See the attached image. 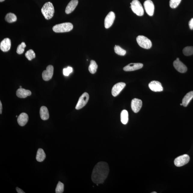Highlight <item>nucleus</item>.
Instances as JSON below:
<instances>
[{
    "instance_id": "35",
    "label": "nucleus",
    "mask_w": 193,
    "mask_h": 193,
    "mask_svg": "<svg viewBox=\"0 0 193 193\" xmlns=\"http://www.w3.org/2000/svg\"><path fill=\"white\" fill-rule=\"evenodd\" d=\"M2 104L1 101H0V113L1 114L2 113Z\"/></svg>"
},
{
    "instance_id": "21",
    "label": "nucleus",
    "mask_w": 193,
    "mask_h": 193,
    "mask_svg": "<svg viewBox=\"0 0 193 193\" xmlns=\"http://www.w3.org/2000/svg\"><path fill=\"white\" fill-rule=\"evenodd\" d=\"M193 98V91H191L187 93L182 100V103L183 106L187 107Z\"/></svg>"
},
{
    "instance_id": "10",
    "label": "nucleus",
    "mask_w": 193,
    "mask_h": 193,
    "mask_svg": "<svg viewBox=\"0 0 193 193\" xmlns=\"http://www.w3.org/2000/svg\"><path fill=\"white\" fill-rule=\"evenodd\" d=\"M115 18V13L113 12H110L106 17L105 20V26L108 29L112 26Z\"/></svg>"
},
{
    "instance_id": "5",
    "label": "nucleus",
    "mask_w": 193,
    "mask_h": 193,
    "mask_svg": "<svg viewBox=\"0 0 193 193\" xmlns=\"http://www.w3.org/2000/svg\"><path fill=\"white\" fill-rule=\"evenodd\" d=\"M132 10L138 16H142L144 14V10L142 6L138 0H133L130 3Z\"/></svg>"
},
{
    "instance_id": "1",
    "label": "nucleus",
    "mask_w": 193,
    "mask_h": 193,
    "mask_svg": "<svg viewBox=\"0 0 193 193\" xmlns=\"http://www.w3.org/2000/svg\"><path fill=\"white\" fill-rule=\"evenodd\" d=\"M109 173L108 164L105 162H100L96 164L93 170L92 180L94 183H103L107 179Z\"/></svg>"
},
{
    "instance_id": "15",
    "label": "nucleus",
    "mask_w": 193,
    "mask_h": 193,
    "mask_svg": "<svg viewBox=\"0 0 193 193\" xmlns=\"http://www.w3.org/2000/svg\"><path fill=\"white\" fill-rule=\"evenodd\" d=\"M143 67V64L141 63H131L128 64L124 68L125 71H132L141 69Z\"/></svg>"
},
{
    "instance_id": "33",
    "label": "nucleus",
    "mask_w": 193,
    "mask_h": 193,
    "mask_svg": "<svg viewBox=\"0 0 193 193\" xmlns=\"http://www.w3.org/2000/svg\"><path fill=\"white\" fill-rule=\"evenodd\" d=\"M189 26L191 30H193V18H192L189 21Z\"/></svg>"
},
{
    "instance_id": "32",
    "label": "nucleus",
    "mask_w": 193,
    "mask_h": 193,
    "mask_svg": "<svg viewBox=\"0 0 193 193\" xmlns=\"http://www.w3.org/2000/svg\"><path fill=\"white\" fill-rule=\"evenodd\" d=\"M73 72V69L71 67H68L63 70L64 75L66 76H69L70 74Z\"/></svg>"
},
{
    "instance_id": "4",
    "label": "nucleus",
    "mask_w": 193,
    "mask_h": 193,
    "mask_svg": "<svg viewBox=\"0 0 193 193\" xmlns=\"http://www.w3.org/2000/svg\"><path fill=\"white\" fill-rule=\"evenodd\" d=\"M136 40L138 44L143 48L149 49L152 46V43L150 40L144 36H138Z\"/></svg>"
},
{
    "instance_id": "3",
    "label": "nucleus",
    "mask_w": 193,
    "mask_h": 193,
    "mask_svg": "<svg viewBox=\"0 0 193 193\" xmlns=\"http://www.w3.org/2000/svg\"><path fill=\"white\" fill-rule=\"evenodd\" d=\"M73 28V25L71 23L66 22L57 24L53 27V30L56 33H63L71 31Z\"/></svg>"
},
{
    "instance_id": "34",
    "label": "nucleus",
    "mask_w": 193,
    "mask_h": 193,
    "mask_svg": "<svg viewBox=\"0 0 193 193\" xmlns=\"http://www.w3.org/2000/svg\"><path fill=\"white\" fill-rule=\"evenodd\" d=\"M16 189L17 192L18 193H25V192H24L22 190V189H21L19 188H18V187H17Z\"/></svg>"
},
{
    "instance_id": "19",
    "label": "nucleus",
    "mask_w": 193,
    "mask_h": 193,
    "mask_svg": "<svg viewBox=\"0 0 193 193\" xmlns=\"http://www.w3.org/2000/svg\"><path fill=\"white\" fill-rule=\"evenodd\" d=\"M28 116L27 114L25 113H21L18 116L17 119V121L19 124L21 126H23L25 125L28 121Z\"/></svg>"
},
{
    "instance_id": "17",
    "label": "nucleus",
    "mask_w": 193,
    "mask_h": 193,
    "mask_svg": "<svg viewBox=\"0 0 193 193\" xmlns=\"http://www.w3.org/2000/svg\"><path fill=\"white\" fill-rule=\"evenodd\" d=\"M78 0H72L66 8L65 12L69 14L73 12L78 4Z\"/></svg>"
},
{
    "instance_id": "8",
    "label": "nucleus",
    "mask_w": 193,
    "mask_h": 193,
    "mask_svg": "<svg viewBox=\"0 0 193 193\" xmlns=\"http://www.w3.org/2000/svg\"><path fill=\"white\" fill-rule=\"evenodd\" d=\"M54 68L52 65L47 66L46 69L43 71L42 78L45 81H48L52 78L54 75Z\"/></svg>"
},
{
    "instance_id": "13",
    "label": "nucleus",
    "mask_w": 193,
    "mask_h": 193,
    "mask_svg": "<svg viewBox=\"0 0 193 193\" xmlns=\"http://www.w3.org/2000/svg\"><path fill=\"white\" fill-rule=\"evenodd\" d=\"M149 87L153 91L161 92L163 90V88L161 83L158 81H152L149 83Z\"/></svg>"
},
{
    "instance_id": "12",
    "label": "nucleus",
    "mask_w": 193,
    "mask_h": 193,
    "mask_svg": "<svg viewBox=\"0 0 193 193\" xmlns=\"http://www.w3.org/2000/svg\"><path fill=\"white\" fill-rule=\"evenodd\" d=\"M126 86V84L124 82H119L115 84L112 90V94L114 96H116L120 94V92Z\"/></svg>"
},
{
    "instance_id": "38",
    "label": "nucleus",
    "mask_w": 193,
    "mask_h": 193,
    "mask_svg": "<svg viewBox=\"0 0 193 193\" xmlns=\"http://www.w3.org/2000/svg\"><path fill=\"white\" fill-rule=\"evenodd\" d=\"M152 193H157V192H152Z\"/></svg>"
},
{
    "instance_id": "6",
    "label": "nucleus",
    "mask_w": 193,
    "mask_h": 193,
    "mask_svg": "<svg viewBox=\"0 0 193 193\" xmlns=\"http://www.w3.org/2000/svg\"><path fill=\"white\" fill-rule=\"evenodd\" d=\"M190 159V157L188 155H183L176 158L174 161V164L177 167H181L188 163Z\"/></svg>"
},
{
    "instance_id": "24",
    "label": "nucleus",
    "mask_w": 193,
    "mask_h": 193,
    "mask_svg": "<svg viewBox=\"0 0 193 193\" xmlns=\"http://www.w3.org/2000/svg\"><path fill=\"white\" fill-rule=\"evenodd\" d=\"M5 20L9 23L16 21L17 17L16 15L13 13H8L6 15L5 18Z\"/></svg>"
},
{
    "instance_id": "27",
    "label": "nucleus",
    "mask_w": 193,
    "mask_h": 193,
    "mask_svg": "<svg viewBox=\"0 0 193 193\" xmlns=\"http://www.w3.org/2000/svg\"><path fill=\"white\" fill-rule=\"evenodd\" d=\"M183 53L185 56H190L193 54V47L188 46L183 49Z\"/></svg>"
},
{
    "instance_id": "40",
    "label": "nucleus",
    "mask_w": 193,
    "mask_h": 193,
    "mask_svg": "<svg viewBox=\"0 0 193 193\" xmlns=\"http://www.w3.org/2000/svg\"><path fill=\"white\" fill-rule=\"evenodd\" d=\"M180 105H181V106H182V105H182V103H181V104H180Z\"/></svg>"
},
{
    "instance_id": "9",
    "label": "nucleus",
    "mask_w": 193,
    "mask_h": 193,
    "mask_svg": "<svg viewBox=\"0 0 193 193\" xmlns=\"http://www.w3.org/2000/svg\"><path fill=\"white\" fill-rule=\"evenodd\" d=\"M146 12L149 16H152L154 14L155 6L153 2L151 0H147L144 3Z\"/></svg>"
},
{
    "instance_id": "20",
    "label": "nucleus",
    "mask_w": 193,
    "mask_h": 193,
    "mask_svg": "<svg viewBox=\"0 0 193 193\" xmlns=\"http://www.w3.org/2000/svg\"><path fill=\"white\" fill-rule=\"evenodd\" d=\"M40 115L41 120H47L49 118V113L48 109L44 106L41 107L40 109Z\"/></svg>"
},
{
    "instance_id": "7",
    "label": "nucleus",
    "mask_w": 193,
    "mask_h": 193,
    "mask_svg": "<svg viewBox=\"0 0 193 193\" xmlns=\"http://www.w3.org/2000/svg\"><path fill=\"white\" fill-rule=\"evenodd\" d=\"M89 99V96L88 94L86 92L84 93L79 98L78 102L75 107V109L78 110L82 109L87 103Z\"/></svg>"
},
{
    "instance_id": "37",
    "label": "nucleus",
    "mask_w": 193,
    "mask_h": 193,
    "mask_svg": "<svg viewBox=\"0 0 193 193\" xmlns=\"http://www.w3.org/2000/svg\"><path fill=\"white\" fill-rule=\"evenodd\" d=\"M176 60H179V58H177L176 59Z\"/></svg>"
},
{
    "instance_id": "31",
    "label": "nucleus",
    "mask_w": 193,
    "mask_h": 193,
    "mask_svg": "<svg viewBox=\"0 0 193 193\" xmlns=\"http://www.w3.org/2000/svg\"><path fill=\"white\" fill-rule=\"evenodd\" d=\"M64 185L63 183L59 181L56 189V193H62L64 191Z\"/></svg>"
},
{
    "instance_id": "28",
    "label": "nucleus",
    "mask_w": 193,
    "mask_h": 193,
    "mask_svg": "<svg viewBox=\"0 0 193 193\" xmlns=\"http://www.w3.org/2000/svg\"><path fill=\"white\" fill-rule=\"evenodd\" d=\"M25 56L28 60H31L35 57V54L33 50H30L26 52Z\"/></svg>"
},
{
    "instance_id": "39",
    "label": "nucleus",
    "mask_w": 193,
    "mask_h": 193,
    "mask_svg": "<svg viewBox=\"0 0 193 193\" xmlns=\"http://www.w3.org/2000/svg\"><path fill=\"white\" fill-rule=\"evenodd\" d=\"M20 88H22V87L21 86H20Z\"/></svg>"
},
{
    "instance_id": "14",
    "label": "nucleus",
    "mask_w": 193,
    "mask_h": 193,
    "mask_svg": "<svg viewBox=\"0 0 193 193\" xmlns=\"http://www.w3.org/2000/svg\"><path fill=\"white\" fill-rule=\"evenodd\" d=\"M174 67L177 71L181 73H184L187 71L186 66L180 60H176L173 63Z\"/></svg>"
},
{
    "instance_id": "22",
    "label": "nucleus",
    "mask_w": 193,
    "mask_h": 193,
    "mask_svg": "<svg viewBox=\"0 0 193 193\" xmlns=\"http://www.w3.org/2000/svg\"><path fill=\"white\" fill-rule=\"evenodd\" d=\"M45 157H46V155L44 150L41 149H38L37 152L36 157V158L38 161L39 162L43 161L44 160Z\"/></svg>"
},
{
    "instance_id": "41",
    "label": "nucleus",
    "mask_w": 193,
    "mask_h": 193,
    "mask_svg": "<svg viewBox=\"0 0 193 193\" xmlns=\"http://www.w3.org/2000/svg\"><path fill=\"white\" fill-rule=\"evenodd\" d=\"M18 117V116H16V117Z\"/></svg>"
},
{
    "instance_id": "36",
    "label": "nucleus",
    "mask_w": 193,
    "mask_h": 193,
    "mask_svg": "<svg viewBox=\"0 0 193 193\" xmlns=\"http://www.w3.org/2000/svg\"><path fill=\"white\" fill-rule=\"evenodd\" d=\"M5 1V0H0V2H3Z\"/></svg>"
},
{
    "instance_id": "26",
    "label": "nucleus",
    "mask_w": 193,
    "mask_h": 193,
    "mask_svg": "<svg viewBox=\"0 0 193 193\" xmlns=\"http://www.w3.org/2000/svg\"><path fill=\"white\" fill-rule=\"evenodd\" d=\"M115 52L119 55L124 56L126 54V51L118 45H116L114 47Z\"/></svg>"
},
{
    "instance_id": "29",
    "label": "nucleus",
    "mask_w": 193,
    "mask_h": 193,
    "mask_svg": "<svg viewBox=\"0 0 193 193\" xmlns=\"http://www.w3.org/2000/svg\"><path fill=\"white\" fill-rule=\"evenodd\" d=\"M26 45L25 43L23 42L21 43L17 47V53L18 54H23L24 51V49H25Z\"/></svg>"
},
{
    "instance_id": "30",
    "label": "nucleus",
    "mask_w": 193,
    "mask_h": 193,
    "mask_svg": "<svg viewBox=\"0 0 193 193\" xmlns=\"http://www.w3.org/2000/svg\"><path fill=\"white\" fill-rule=\"evenodd\" d=\"M181 0H170V6L172 8H177L181 3Z\"/></svg>"
},
{
    "instance_id": "25",
    "label": "nucleus",
    "mask_w": 193,
    "mask_h": 193,
    "mask_svg": "<svg viewBox=\"0 0 193 193\" xmlns=\"http://www.w3.org/2000/svg\"><path fill=\"white\" fill-rule=\"evenodd\" d=\"M97 68L98 66L96 62L93 60H91L90 65L88 67V70L90 72L93 74L95 73Z\"/></svg>"
},
{
    "instance_id": "11",
    "label": "nucleus",
    "mask_w": 193,
    "mask_h": 193,
    "mask_svg": "<svg viewBox=\"0 0 193 193\" xmlns=\"http://www.w3.org/2000/svg\"><path fill=\"white\" fill-rule=\"evenodd\" d=\"M142 103L141 100L134 98L132 100L131 103V107L133 112L137 113L139 112L141 108Z\"/></svg>"
},
{
    "instance_id": "2",
    "label": "nucleus",
    "mask_w": 193,
    "mask_h": 193,
    "mask_svg": "<svg viewBox=\"0 0 193 193\" xmlns=\"http://www.w3.org/2000/svg\"><path fill=\"white\" fill-rule=\"evenodd\" d=\"M41 12L45 19L49 20L51 19L54 13V7L52 3L48 2L44 4L41 9Z\"/></svg>"
},
{
    "instance_id": "16",
    "label": "nucleus",
    "mask_w": 193,
    "mask_h": 193,
    "mask_svg": "<svg viewBox=\"0 0 193 193\" xmlns=\"http://www.w3.org/2000/svg\"><path fill=\"white\" fill-rule=\"evenodd\" d=\"M11 47V41L8 38L4 39L0 44V48L4 52L8 51L10 50Z\"/></svg>"
},
{
    "instance_id": "18",
    "label": "nucleus",
    "mask_w": 193,
    "mask_h": 193,
    "mask_svg": "<svg viewBox=\"0 0 193 193\" xmlns=\"http://www.w3.org/2000/svg\"><path fill=\"white\" fill-rule=\"evenodd\" d=\"M32 93L29 90H26L22 88H20L17 90L16 95L19 98H25L31 95Z\"/></svg>"
},
{
    "instance_id": "23",
    "label": "nucleus",
    "mask_w": 193,
    "mask_h": 193,
    "mask_svg": "<svg viewBox=\"0 0 193 193\" xmlns=\"http://www.w3.org/2000/svg\"><path fill=\"white\" fill-rule=\"evenodd\" d=\"M121 120L123 124H126L128 123V114L127 111L126 110H124L121 112Z\"/></svg>"
}]
</instances>
